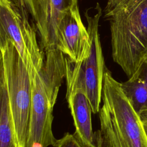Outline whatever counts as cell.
Returning a JSON list of instances; mask_svg holds the SVG:
<instances>
[{"label":"cell","instance_id":"cell-1","mask_svg":"<svg viewBox=\"0 0 147 147\" xmlns=\"http://www.w3.org/2000/svg\"><path fill=\"white\" fill-rule=\"evenodd\" d=\"M112 57L131 77L147 60V0H107Z\"/></svg>","mask_w":147,"mask_h":147},{"label":"cell","instance_id":"cell-2","mask_svg":"<svg viewBox=\"0 0 147 147\" xmlns=\"http://www.w3.org/2000/svg\"><path fill=\"white\" fill-rule=\"evenodd\" d=\"M66 55L57 49L45 52L40 71H29L32 100L26 147L53 146V110L60 87L65 77Z\"/></svg>","mask_w":147,"mask_h":147},{"label":"cell","instance_id":"cell-3","mask_svg":"<svg viewBox=\"0 0 147 147\" xmlns=\"http://www.w3.org/2000/svg\"><path fill=\"white\" fill-rule=\"evenodd\" d=\"M99 111L100 130L107 147H147L142 121L123 94L121 83L106 68Z\"/></svg>","mask_w":147,"mask_h":147},{"label":"cell","instance_id":"cell-4","mask_svg":"<svg viewBox=\"0 0 147 147\" xmlns=\"http://www.w3.org/2000/svg\"><path fill=\"white\" fill-rule=\"evenodd\" d=\"M99 3L86 10L84 16L90 38V49L83 60L75 62L66 56L65 79L67 93L82 91L91 106L92 113H99L102 100L104 73L106 66L99 34V22L102 16Z\"/></svg>","mask_w":147,"mask_h":147},{"label":"cell","instance_id":"cell-5","mask_svg":"<svg viewBox=\"0 0 147 147\" xmlns=\"http://www.w3.org/2000/svg\"><path fill=\"white\" fill-rule=\"evenodd\" d=\"M0 69L3 71L18 147H26L32 100L29 71L13 41L0 34Z\"/></svg>","mask_w":147,"mask_h":147},{"label":"cell","instance_id":"cell-6","mask_svg":"<svg viewBox=\"0 0 147 147\" xmlns=\"http://www.w3.org/2000/svg\"><path fill=\"white\" fill-rule=\"evenodd\" d=\"M37 31L29 20L26 9L19 2L0 0V34L13 41L29 71H40L44 61Z\"/></svg>","mask_w":147,"mask_h":147},{"label":"cell","instance_id":"cell-7","mask_svg":"<svg viewBox=\"0 0 147 147\" xmlns=\"http://www.w3.org/2000/svg\"><path fill=\"white\" fill-rule=\"evenodd\" d=\"M57 49L75 62L83 60L89 53L90 35L82 20L78 4L68 11L59 23Z\"/></svg>","mask_w":147,"mask_h":147},{"label":"cell","instance_id":"cell-8","mask_svg":"<svg viewBox=\"0 0 147 147\" xmlns=\"http://www.w3.org/2000/svg\"><path fill=\"white\" fill-rule=\"evenodd\" d=\"M78 0H43L41 5L36 28L42 50L57 49V33L59 23L64 15Z\"/></svg>","mask_w":147,"mask_h":147},{"label":"cell","instance_id":"cell-9","mask_svg":"<svg viewBox=\"0 0 147 147\" xmlns=\"http://www.w3.org/2000/svg\"><path fill=\"white\" fill-rule=\"evenodd\" d=\"M66 99L71 111L75 132L74 134L84 147H99L101 141L100 130L94 132L92 126L90 103L86 94L76 90L66 94Z\"/></svg>","mask_w":147,"mask_h":147},{"label":"cell","instance_id":"cell-10","mask_svg":"<svg viewBox=\"0 0 147 147\" xmlns=\"http://www.w3.org/2000/svg\"><path fill=\"white\" fill-rule=\"evenodd\" d=\"M121 89L138 114L147 107V60L129 79L121 83Z\"/></svg>","mask_w":147,"mask_h":147},{"label":"cell","instance_id":"cell-11","mask_svg":"<svg viewBox=\"0 0 147 147\" xmlns=\"http://www.w3.org/2000/svg\"><path fill=\"white\" fill-rule=\"evenodd\" d=\"M0 147H18L3 71L0 69Z\"/></svg>","mask_w":147,"mask_h":147},{"label":"cell","instance_id":"cell-12","mask_svg":"<svg viewBox=\"0 0 147 147\" xmlns=\"http://www.w3.org/2000/svg\"><path fill=\"white\" fill-rule=\"evenodd\" d=\"M42 1L43 0H18L20 4L26 9L35 22L38 18Z\"/></svg>","mask_w":147,"mask_h":147},{"label":"cell","instance_id":"cell-13","mask_svg":"<svg viewBox=\"0 0 147 147\" xmlns=\"http://www.w3.org/2000/svg\"><path fill=\"white\" fill-rule=\"evenodd\" d=\"M53 147H84L74 134L66 133L63 137L57 140Z\"/></svg>","mask_w":147,"mask_h":147},{"label":"cell","instance_id":"cell-14","mask_svg":"<svg viewBox=\"0 0 147 147\" xmlns=\"http://www.w3.org/2000/svg\"><path fill=\"white\" fill-rule=\"evenodd\" d=\"M139 115L142 121H147V107L141 111Z\"/></svg>","mask_w":147,"mask_h":147},{"label":"cell","instance_id":"cell-15","mask_svg":"<svg viewBox=\"0 0 147 147\" xmlns=\"http://www.w3.org/2000/svg\"><path fill=\"white\" fill-rule=\"evenodd\" d=\"M142 121V123H143V126L146 133V134L147 136V121Z\"/></svg>","mask_w":147,"mask_h":147},{"label":"cell","instance_id":"cell-16","mask_svg":"<svg viewBox=\"0 0 147 147\" xmlns=\"http://www.w3.org/2000/svg\"><path fill=\"white\" fill-rule=\"evenodd\" d=\"M101 136H102V135H101ZM99 147H107V146L106 145V144H105V142L103 141L102 136V138H101V141H100V143Z\"/></svg>","mask_w":147,"mask_h":147},{"label":"cell","instance_id":"cell-17","mask_svg":"<svg viewBox=\"0 0 147 147\" xmlns=\"http://www.w3.org/2000/svg\"><path fill=\"white\" fill-rule=\"evenodd\" d=\"M11 1H13V2H19L18 0H11Z\"/></svg>","mask_w":147,"mask_h":147}]
</instances>
